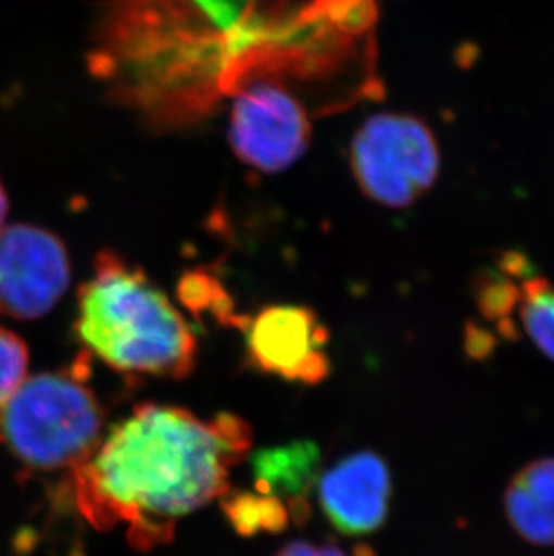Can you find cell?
<instances>
[{
	"mask_svg": "<svg viewBox=\"0 0 554 556\" xmlns=\"http://www.w3.org/2000/svg\"><path fill=\"white\" fill-rule=\"evenodd\" d=\"M251 443L238 416L137 405L74 468V501L96 530L123 526L134 549L152 552L173 541L178 520L229 492Z\"/></svg>",
	"mask_w": 554,
	"mask_h": 556,
	"instance_id": "1",
	"label": "cell"
},
{
	"mask_svg": "<svg viewBox=\"0 0 554 556\" xmlns=\"http://www.w3.org/2000/svg\"><path fill=\"white\" fill-rule=\"evenodd\" d=\"M193 0H112L101 21V74L123 98L155 112L175 106L186 79L205 94L230 56L229 38L218 27H204V13ZM197 100V98H194ZM199 103V101H197Z\"/></svg>",
	"mask_w": 554,
	"mask_h": 556,
	"instance_id": "2",
	"label": "cell"
},
{
	"mask_svg": "<svg viewBox=\"0 0 554 556\" xmlns=\"http://www.w3.org/2000/svg\"><path fill=\"white\" fill-rule=\"evenodd\" d=\"M76 336L114 371L180 380L197 366V337L144 270L103 251L78 290Z\"/></svg>",
	"mask_w": 554,
	"mask_h": 556,
	"instance_id": "3",
	"label": "cell"
},
{
	"mask_svg": "<svg viewBox=\"0 0 554 556\" xmlns=\"http://www.w3.org/2000/svg\"><path fill=\"white\" fill-rule=\"evenodd\" d=\"M81 364L26 378L0 409V443L32 470L81 465L103 438V407Z\"/></svg>",
	"mask_w": 554,
	"mask_h": 556,
	"instance_id": "4",
	"label": "cell"
},
{
	"mask_svg": "<svg viewBox=\"0 0 554 556\" xmlns=\"http://www.w3.org/2000/svg\"><path fill=\"white\" fill-rule=\"evenodd\" d=\"M440 163L429 125L408 114L369 117L351 141V174L362 193L394 210L408 207L435 186Z\"/></svg>",
	"mask_w": 554,
	"mask_h": 556,
	"instance_id": "5",
	"label": "cell"
},
{
	"mask_svg": "<svg viewBox=\"0 0 554 556\" xmlns=\"http://www.w3.org/2000/svg\"><path fill=\"white\" fill-rule=\"evenodd\" d=\"M312 125L303 103L281 85L241 89L230 109L229 142L236 157L262 174H279L309 152Z\"/></svg>",
	"mask_w": 554,
	"mask_h": 556,
	"instance_id": "6",
	"label": "cell"
},
{
	"mask_svg": "<svg viewBox=\"0 0 554 556\" xmlns=\"http://www.w3.org/2000/svg\"><path fill=\"white\" fill-rule=\"evenodd\" d=\"M247 363L287 382L317 386L330 375V331L309 306L273 305L256 315H241Z\"/></svg>",
	"mask_w": 554,
	"mask_h": 556,
	"instance_id": "7",
	"label": "cell"
},
{
	"mask_svg": "<svg viewBox=\"0 0 554 556\" xmlns=\"http://www.w3.org/2000/svg\"><path fill=\"white\" fill-rule=\"evenodd\" d=\"M71 285L67 248L32 224L0 231V314L32 320L49 314Z\"/></svg>",
	"mask_w": 554,
	"mask_h": 556,
	"instance_id": "8",
	"label": "cell"
},
{
	"mask_svg": "<svg viewBox=\"0 0 554 556\" xmlns=\"http://www.w3.org/2000/svg\"><path fill=\"white\" fill-rule=\"evenodd\" d=\"M391 472L377 452L361 451L335 463L317 481L319 506L342 535H369L382 528L391 503Z\"/></svg>",
	"mask_w": 554,
	"mask_h": 556,
	"instance_id": "9",
	"label": "cell"
},
{
	"mask_svg": "<svg viewBox=\"0 0 554 556\" xmlns=\"http://www.w3.org/2000/svg\"><path fill=\"white\" fill-rule=\"evenodd\" d=\"M493 283L492 323L502 336H512L515 325L554 361V285L534 273L528 257L507 252L499 260Z\"/></svg>",
	"mask_w": 554,
	"mask_h": 556,
	"instance_id": "10",
	"label": "cell"
},
{
	"mask_svg": "<svg viewBox=\"0 0 554 556\" xmlns=\"http://www.w3.org/2000/svg\"><path fill=\"white\" fill-rule=\"evenodd\" d=\"M254 486L260 494L281 501L292 522L309 519L310 494L317 486L320 448L314 441H292L256 452L251 459Z\"/></svg>",
	"mask_w": 554,
	"mask_h": 556,
	"instance_id": "11",
	"label": "cell"
},
{
	"mask_svg": "<svg viewBox=\"0 0 554 556\" xmlns=\"http://www.w3.org/2000/svg\"><path fill=\"white\" fill-rule=\"evenodd\" d=\"M504 506L509 525L524 541L554 546V457L526 465L507 484Z\"/></svg>",
	"mask_w": 554,
	"mask_h": 556,
	"instance_id": "12",
	"label": "cell"
},
{
	"mask_svg": "<svg viewBox=\"0 0 554 556\" xmlns=\"http://www.w3.org/2000/svg\"><path fill=\"white\" fill-rule=\"evenodd\" d=\"M224 508L227 519L240 535L256 533H279L287 530L292 517L287 506L270 495L260 492H235L224 495Z\"/></svg>",
	"mask_w": 554,
	"mask_h": 556,
	"instance_id": "13",
	"label": "cell"
},
{
	"mask_svg": "<svg viewBox=\"0 0 554 556\" xmlns=\"http://www.w3.org/2000/svg\"><path fill=\"white\" fill-rule=\"evenodd\" d=\"M262 0H193L205 18L229 37L230 46L245 51L256 40V8Z\"/></svg>",
	"mask_w": 554,
	"mask_h": 556,
	"instance_id": "14",
	"label": "cell"
},
{
	"mask_svg": "<svg viewBox=\"0 0 554 556\" xmlns=\"http://www.w3.org/2000/svg\"><path fill=\"white\" fill-rule=\"evenodd\" d=\"M178 294L193 312H210L225 325H238L241 315L230 314V301L221 283L204 270H193L180 279Z\"/></svg>",
	"mask_w": 554,
	"mask_h": 556,
	"instance_id": "15",
	"label": "cell"
},
{
	"mask_svg": "<svg viewBox=\"0 0 554 556\" xmlns=\"http://www.w3.org/2000/svg\"><path fill=\"white\" fill-rule=\"evenodd\" d=\"M29 350L15 331L0 326V409L27 378Z\"/></svg>",
	"mask_w": 554,
	"mask_h": 556,
	"instance_id": "16",
	"label": "cell"
},
{
	"mask_svg": "<svg viewBox=\"0 0 554 556\" xmlns=\"http://www.w3.org/2000/svg\"><path fill=\"white\" fill-rule=\"evenodd\" d=\"M276 556H377L372 547L353 546L351 549L335 544V542L298 541L282 547Z\"/></svg>",
	"mask_w": 554,
	"mask_h": 556,
	"instance_id": "17",
	"label": "cell"
},
{
	"mask_svg": "<svg viewBox=\"0 0 554 556\" xmlns=\"http://www.w3.org/2000/svg\"><path fill=\"white\" fill-rule=\"evenodd\" d=\"M8 210H10V200H8V193H5L4 186L0 182V231L4 229L5 216H8Z\"/></svg>",
	"mask_w": 554,
	"mask_h": 556,
	"instance_id": "18",
	"label": "cell"
}]
</instances>
